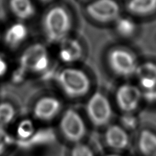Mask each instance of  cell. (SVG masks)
<instances>
[{"mask_svg": "<svg viewBox=\"0 0 156 156\" xmlns=\"http://www.w3.org/2000/svg\"><path fill=\"white\" fill-rule=\"evenodd\" d=\"M83 54V49L76 39H67L62 41L59 56L60 59L66 63H73L80 59Z\"/></svg>", "mask_w": 156, "mask_h": 156, "instance_id": "cell-12", "label": "cell"}, {"mask_svg": "<svg viewBox=\"0 0 156 156\" xmlns=\"http://www.w3.org/2000/svg\"></svg>", "mask_w": 156, "mask_h": 156, "instance_id": "cell-26", "label": "cell"}, {"mask_svg": "<svg viewBox=\"0 0 156 156\" xmlns=\"http://www.w3.org/2000/svg\"><path fill=\"white\" fill-rule=\"evenodd\" d=\"M12 13L21 20H27L35 15L36 8L32 0H9Z\"/></svg>", "mask_w": 156, "mask_h": 156, "instance_id": "cell-13", "label": "cell"}, {"mask_svg": "<svg viewBox=\"0 0 156 156\" xmlns=\"http://www.w3.org/2000/svg\"><path fill=\"white\" fill-rule=\"evenodd\" d=\"M154 96H155V98H156V93L155 94V95H154Z\"/></svg>", "mask_w": 156, "mask_h": 156, "instance_id": "cell-25", "label": "cell"}, {"mask_svg": "<svg viewBox=\"0 0 156 156\" xmlns=\"http://www.w3.org/2000/svg\"><path fill=\"white\" fill-rule=\"evenodd\" d=\"M140 87L147 91L156 89V64L153 62H144L138 64L136 74Z\"/></svg>", "mask_w": 156, "mask_h": 156, "instance_id": "cell-11", "label": "cell"}, {"mask_svg": "<svg viewBox=\"0 0 156 156\" xmlns=\"http://www.w3.org/2000/svg\"><path fill=\"white\" fill-rule=\"evenodd\" d=\"M136 24L129 17H120L115 21V28L117 33L121 37H130L136 31Z\"/></svg>", "mask_w": 156, "mask_h": 156, "instance_id": "cell-17", "label": "cell"}, {"mask_svg": "<svg viewBox=\"0 0 156 156\" xmlns=\"http://www.w3.org/2000/svg\"><path fill=\"white\" fill-rule=\"evenodd\" d=\"M126 9L134 16H148L156 12V0H129Z\"/></svg>", "mask_w": 156, "mask_h": 156, "instance_id": "cell-14", "label": "cell"}, {"mask_svg": "<svg viewBox=\"0 0 156 156\" xmlns=\"http://www.w3.org/2000/svg\"><path fill=\"white\" fill-rule=\"evenodd\" d=\"M60 130L66 140L74 144L81 143L86 133L82 117L73 110H66L61 118Z\"/></svg>", "mask_w": 156, "mask_h": 156, "instance_id": "cell-5", "label": "cell"}, {"mask_svg": "<svg viewBox=\"0 0 156 156\" xmlns=\"http://www.w3.org/2000/svg\"><path fill=\"white\" fill-rule=\"evenodd\" d=\"M41 2H50L51 0H40Z\"/></svg>", "mask_w": 156, "mask_h": 156, "instance_id": "cell-24", "label": "cell"}, {"mask_svg": "<svg viewBox=\"0 0 156 156\" xmlns=\"http://www.w3.org/2000/svg\"><path fill=\"white\" fill-rule=\"evenodd\" d=\"M15 116V110L13 106L8 102L0 103V127L8 124Z\"/></svg>", "mask_w": 156, "mask_h": 156, "instance_id": "cell-18", "label": "cell"}, {"mask_svg": "<svg viewBox=\"0 0 156 156\" xmlns=\"http://www.w3.org/2000/svg\"><path fill=\"white\" fill-rule=\"evenodd\" d=\"M70 156H94V154L93 149L87 144L79 143L74 144Z\"/></svg>", "mask_w": 156, "mask_h": 156, "instance_id": "cell-19", "label": "cell"}, {"mask_svg": "<svg viewBox=\"0 0 156 156\" xmlns=\"http://www.w3.org/2000/svg\"><path fill=\"white\" fill-rule=\"evenodd\" d=\"M71 27L70 14L62 6L51 7L44 15L43 31L49 42L58 43L66 39Z\"/></svg>", "mask_w": 156, "mask_h": 156, "instance_id": "cell-1", "label": "cell"}, {"mask_svg": "<svg viewBox=\"0 0 156 156\" xmlns=\"http://www.w3.org/2000/svg\"><path fill=\"white\" fill-rule=\"evenodd\" d=\"M138 148L143 156H156V133L144 129L138 139Z\"/></svg>", "mask_w": 156, "mask_h": 156, "instance_id": "cell-15", "label": "cell"}, {"mask_svg": "<svg viewBox=\"0 0 156 156\" xmlns=\"http://www.w3.org/2000/svg\"><path fill=\"white\" fill-rule=\"evenodd\" d=\"M58 82L64 93L73 98L86 95L91 87L90 78L86 72L78 68L62 69L58 74Z\"/></svg>", "mask_w": 156, "mask_h": 156, "instance_id": "cell-2", "label": "cell"}, {"mask_svg": "<svg viewBox=\"0 0 156 156\" xmlns=\"http://www.w3.org/2000/svg\"><path fill=\"white\" fill-rule=\"evenodd\" d=\"M142 98V92L139 87L129 83L119 86L115 94L118 107L125 113H132L137 110Z\"/></svg>", "mask_w": 156, "mask_h": 156, "instance_id": "cell-8", "label": "cell"}, {"mask_svg": "<svg viewBox=\"0 0 156 156\" xmlns=\"http://www.w3.org/2000/svg\"><path fill=\"white\" fill-rule=\"evenodd\" d=\"M62 109L60 101L54 97L45 96L41 98L34 105L33 113L36 118L43 121L54 119Z\"/></svg>", "mask_w": 156, "mask_h": 156, "instance_id": "cell-9", "label": "cell"}, {"mask_svg": "<svg viewBox=\"0 0 156 156\" xmlns=\"http://www.w3.org/2000/svg\"><path fill=\"white\" fill-rule=\"evenodd\" d=\"M34 132V124L30 120H23L19 123L17 132L18 135L23 138L29 137Z\"/></svg>", "mask_w": 156, "mask_h": 156, "instance_id": "cell-20", "label": "cell"}, {"mask_svg": "<svg viewBox=\"0 0 156 156\" xmlns=\"http://www.w3.org/2000/svg\"><path fill=\"white\" fill-rule=\"evenodd\" d=\"M86 113L90 121L95 127L108 124L112 118V107L107 96L100 91H96L87 102Z\"/></svg>", "mask_w": 156, "mask_h": 156, "instance_id": "cell-4", "label": "cell"}, {"mask_svg": "<svg viewBox=\"0 0 156 156\" xmlns=\"http://www.w3.org/2000/svg\"><path fill=\"white\" fill-rule=\"evenodd\" d=\"M10 143V138L7 132L0 127V156H2L7 151Z\"/></svg>", "mask_w": 156, "mask_h": 156, "instance_id": "cell-21", "label": "cell"}, {"mask_svg": "<svg viewBox=\"0 0 156 156\" xmlns=\"http://www.w3.org/2000/svg\"><path fill=\"white\" fill-rule=\"evenodd\" d=\"M106 156H121V155H118V154H110V155H108Z\"/></svg>", "mask_w": 156, "mask_h": 156, "instance_id": "cell-23", "label": "cell"}, {"mask_svg": "<svg viewBox=\"0 0 156 156\" xmlns=\"http://www.w3.org/2000/svg\"><path fill=\"white\" fill-rule=\"evenodd\" d=\"M105 141L110 149L115 151H122L129 145V138L124 128L113 124L108 127L105 131Z\"/></svg>", "mask_w": 156, "mask_h": 156, "instance_id": "cell-10", "label": "cell"}, {"mask_svg": "<svg viewBox=\"0 0 156 156\" xmlns=\"http://www.w3.org/2000/svg\"><path fill=\"white\" fill-rule=\"evenodd\" d=\"M107 62L113 73L121 77H129L135 74L139 64L132 52L122 48H115L110 50Z\"/></svg>", "mask_w": 156, "mask_h": 156, "instance_id": "cell-3", "label": "cell"}, {"mask_svg": "<svg viewBox=\"0 0 156 156\" xmlns=\"http://www.w3.org/2000/svg\"><path fill=\"white\" fill-rule=\"evenodd\" d=\"M27 32L26 26L23 24H12L5 32V42L10 48H15L26 40Z\"/></svg>", "mask_w": 156, "mask_h": 156, "instance_id": "cell-16", "label": "cell"}, {"mask_svg": "<svg viewBox=\"0 0 156 156\" xmlns=\"http://www.w3.org/2000/svg\"><path fill=\"white\" fill-rule=\"evenodd\" d=\"M8 69V65L5 61L0 57V76L4 75Z\"/></svg>", "mask_w": 156, "mask_h": 156, "instance_id": "cell-22", "label": "cell"}, {"mask_svg": "<svg viewBox=\"0 0 156 156\" xmlns=\"http://www.w3.org/2000/svg\"><path fill=\"white\" fill-rule=\"evenodd\" d=\"M49 63L48 53L44 46L35 43L28 47L21 56V68L27 71L41 72L47 68Z\"/></svg>", "mask_w": 156, "mask_h": 156, "instance_id": "cell-7", "label": "cell"}, {"mask_svg": "<svg viewBox=\"0 0 156 156\" xmlns=\"http://www.w3.org/2000/svg\"><path fill=\"white\" fill-rule=\"evenodd\" d=\"M86 10L91 19L101 24L115 22L121 17V8L116 0H94Z\"/></svg>", "mask_w": 156, "mask_h": 156, "instance_id": "cell-6", "label": "cell"}]
</instances>
